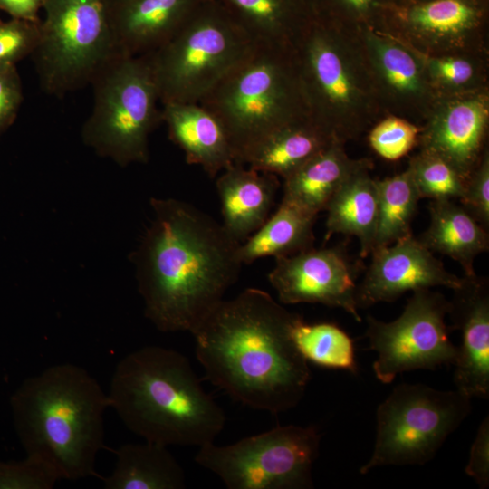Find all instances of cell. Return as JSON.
<instances>
[{
	"label": "cell",
	"instance_id": "obj_37",
	"mask_svg": "<svg viewBox=\"0 0 489 489\" xmlns=\"http://www.w3.org/2000/svg\"><path fill=\"white\" fill-rule=\"evenodd\" d=\"M24 100L17 67L0 69V136L14 123Z\"/></svg>",
	"mask_w": 489,
	"mask_h": 489
},
{
	"label": "cell",
	"instance_id": "obj_25",
	"mask_svg": "<svg viewBox=\"0 0 489 489\" xmlns=\"http://www.w3.org/2000/svg\"><path fill=\"white\" fill-rule=\"evenodd\" d=\"M334 139L312 118H306L269 134L240 164L283 179Z\"/></svg>",
	"mask_w": 489,
	"mask_h": 489
},
{
	"label": "cell",
	"instance_id": "obj_21",
	"mask_svg": "<svg viewBox=\"0 0 489 489\" xmlns=\"http://www.w3.org/2000/svg\"><path fill=\"white\" fill-rule=\"evenodd\" d=\"M370 166L368 159L349 158L343 142L334 139L283 178L282 200L317 216L353 173Z\"/></svg>",
	"mask_w": 489,
	"mask_h": 489
},
{
	"label": "cell",
	"instance_id": "obj_1",
	"mask_svg": "<svg viewBox=\"0 0 489 489\" xmlns=\"http://www.w3.org/2000/svg\"><path fill=\"white\" fill-rule=\"evenodd\" d=\"M153 218L134 254L145 316L163 332H192L238 279L241 243L175 198L150 199Z\"/></svg>",
	"mask_w": 489,
	"mask_h": 489
},
{
	"label": "cell",
	"instance_id": "obj_28",
	"mask_svg": "<svg viewBox=\"0 0 489 489\" xmlns=\"http://www.w3.org/2000/svg\"><path fill=\"white\" fill-rule=\"evenodd\" d=\"M255 39L292 43L312 15L300 0H218Z\"/></svg>",
	"mask_w": 489,
	"mask_h": 489
},
{
	"label": "cell",
	"instance_id": "obj_4",
	"mask_svg": "<svg viewBox=\"0 0 489 489\" xmlns=\"http://www.w3.org/2000/svg\"><path fill=\"white\" fill-rule=\"evenodd\" d=\"M10 402L26 455L44 460L60 479L99 476L95 462L105 447L110 401L86 369L72 363L50 366L26 379Z\"/></svg>",
	"mask_w": 489,
	"mask_h": 489
},
{
	"label": "cell",
	"instance_id": "obj_38",
	"mask_svg": "<svg viewBox=\"0 0 489 489\" xmlns=\"http://www.w3.org/2000/svg\"><path fill=\"white\" fill-rule=\"evenodd\" d=\"M465 472L481 489L489 486V417L480 424L471 446L468 463Z\"/></svg>",
	"mask_w": 489,
	"mask_h": 489
},
{
	"label": "cell",
	"instance_id": "obj_17",
	"mask_svg": "<svg viewBox=\"0 0 489 489\" xmlns=\"http://www.w3.org/2000/svg\"><path fill=\"white\" fill-rule=\"evenodd\" d=\"M360 43L379 96L400 108L428 111L437 94L427 74L425 53L371 29L363 32Z\"/></svg>",
	"mask_w": 489,
	"mask_h": 489
},
{
	"label": "cell",
	"instance_id": "obj_20",
	"mask_svg": "<svg viewBox=\"0 0 489 489\" xmlns=\"http://www.w3.org/2000/svg\"><path fill=\"white\" fill-rule=\"evenodd\" d=\"M161 120L168 137L185 155L188 164L197 165L211 177L235 162V155L219 120L199 103L167 102Z\"/></svg>",
	"mask_w": 489,
	"mask_h": 489
},
{
	"label": "cell",
	"instance_id": "obj_27",
	"mask_svg": "<svg viewBox=\"0 0 489 489\" xmlns=\"http://www.w3.org/2000/svg\"><path fill=\"white\" fill-rule=\"evenodd\" d=\"M316 217L282 200L276 211L240 244L242 264H249L265 256H289L312 247Z\"/></svg>",
	"mask_w": 489,
	"mask_h": 489
},
{
	"label": "cell",
	"instance_id": "obj_14",
	"mask_svg": "<svg viewBox=\"0 0 489 489\" xmlns=\"http://www.w3.org/2000/svg\"><path fill=\"white\" fill-rule=\"evenodd\" d=\"M428 112L421 150L446 160L465 181L485 150L488 96L478 90L437 94Z\"/></svg>",
	"mask_w": 489,
	"mask_h": 489
},
{
	"label": "cell",
	"instance_id": "obj_32",
	"mask_svg": "<svg viewBox=\"0 0 489 489\" xmlns=\"http://www.w3.org/2000/svg\"><path fill=\"white\" fill-rule=\"evenodd\" d=\"M428 80L436 94L475 90L479 71L476 62L463 54H425Z\"/></svg>",
	"mask_w": 489,
	"mask_h": 489
},
{
	"label": "cell",
	"instance_id": "obj_23",
	"mask_svg": "<svg viewBox=\"0 0 489 489\" xmlns=\"http://www.w3.org/2000/svg\"><path fill=\"white\" fill-rule=\"evenodd\" d=\"M428 209L430 224L419 241L431 252L458 262L465 276H475V259L489 247L487 229L452 200H432Z\"/></svg>",
	"mask_w": 489,
	"mask_h": 489
},
{
	"label": "cell",
	"instance_id": "obj_19",
	"mask_svg": "<svg viewBox=\"0 0 489 489\" xmlns=\"http://www.w3.org/2000/svg\"><path fill=\"white\" fill-rule=\"evenodd\" d=\"M221 223L239 243L254 234L269 217L279 187L278 177L234 162L216 181Z\"/></svg>",
	"mask_w": 489,
	"mask_h": 489
},
{
	"label": "cell",
	"instance_id": "obj_16",
	"mask_svg": "<svg viewBox=\"0 0 489 489\" xmlns=\"http://www.w3.org/2000/svg\"><path fill=\"white\" fill-rule=\"evenodd\" d=\"M449 331L459 330L462 344L454 363L456 389L470 398H489V291L485 280L465 276L454 291Z\"/></svg>",
	"mask_w": 489,
	"mask_h": 489
},
{
	"label": "cell",
	"instance_id": "obj_5",
	"mask_svg": "<svg viewBox=\"0 0 489 489\" xmlns=\"http://www.w3.org/2000/svg\"><path fill=\"white\" fill-rule=\"evenodd\" d=\"M199 104L223 125L235 163L272 132L311 118L289 43L257 40Z\"/></svg>",
	"mask_w": 489,
	"mask_h": 489
},
{
	"label": "cell",
	"instance_id": "obj_29",
	"mask_svg": "<svg viewBox=\"0 0 489 489\" xmlns=\"http://www.w3.org/2000/svg\"><path fill=\"white\" fill-rule=\"evenodd\" d=\"M376 182L379 211L372 251L412 235L411 223L421 198L408 168Z\"/></svg>",
	"mask_w": 489,
	"mask_h": 489
},
{
	"label": "cell",
	"instance_id": "obj_24",
	"mask_svg": "<svg viewBox=\"0 0 489 489\" xmlns=\"http://www.w3.org/2000/svg\"><path fill=\"white\" fill-rule=\"evenodd\" d=\"M371 167L353 173L332 196L325 208V239L335 234L357 237L360 257L371 254L378 223V187L376 179L369 175Z\"/></svg>",
	"mask_w": 489,
	"mask_h": 489
},
{
	"label": "cell",
	"instance_id": "obj_30",
	"mask_svg": "<svg viewBox=\"0 0 489 489\" xmlns=\"http://www.w3.org/2000/svg\"><path fill=\"white\" fill-rule=\"evenodd\" d=\"M292 338L308 361L325 368L357 372L354 341L337 324H308L301 317L293 326Z\"/></svg>",
	"mask_w": 489,
	"mask_h": 489
},
{
	"label": "cell",
	"instance_id": "obj_3",
	"mask_svg": "<svg viewBox=\"0 0 489 489\" xmlns=\"http://www.w3.org/2000/svg\"><path fill=\"white\" fill-rule=\"evenodd\" d=\"M108 398L123 424L145 441L162 446L212 443L225 415L206 392L187 357L145 346L116 365Z\"/></svg>",
	"mask_w": 489,
	"mask_h": 489
},
{
	"label": "cell",
	"instance_id": "obj_26",
	"mask_svg": "<svg viewBox=\"0 0 489 489\" xmlns=\"http://www.w3.org/2000/svg\"><path fill=\"white\" fill-rule=\"evenodd\" d=\"M112 473L102 477L105 489H182L183 468L166 446L145 441L124 444L114 451Z\"/></svg>",
	"mask_w": 489,
	"mask_h": 489
},
{
	"label": "cell",
	"instance_id": "obj_22",
	"mask_svg": "<svg viewBox=\"0 0 489 489\" xmlns=\"http://www.w3.org/2000/svg\"><path fill=\"white\" fill-rule=\"evenodd\" d=\"M480 10L469 0H430L413 5L403 15L410 45L418 51L463 48L480 22Z\"/></svg>",
	"mask_w": 489,
	"mask_h": 489
},
{
	"label": "cell",
	"instance_id": "obj_8",
	"mask_svg": "<svg viewBox=\"0 0 489 489\" xmlns=\"http://www.w3.org/2000/svg\"><path fill=\"white\" fill-rule=\"evenodd\" d=\"M91 84L93 107L82 128L83 143L121 167L147 163L149 137L162 120L147 59L118 54Z\"/></svg>",
	"mask_w": 489,
	"mask_h": 489
},
{
	"label": "cell",
	"instance_id": "obj_7",
	"mask_svg": "<svg viewBox=\"0 0 489 489\" xmlns=\"http://www.w3.org/2000/svg\"><path fill=\"white\" fill-rule=\"evenodd\" d=\"M256 41L218 0H201L165 43L144 56L160 103H199Z\"/></svg>",
	"mask_w": 489,
	"mask_h": 489
},
{
	"label": "cell",
	"instance_id": "obj_10",
	"mask_svg": "<svg viewBox=\"0 0 489 489\" xmlns=\"http://www.w3.org/2000/svg\"><path fill=\"white\" fill-rule=\"evenodd\" d=\"M472 398L455 390L402 383L377 408L376 440L365 475L387 465H423L472 411Z\"/></svg>",
	"mask_w": 489,
	"mask_h": 489
},
{
	"label": "cell",
	"instance_id": "obj_12",
	"mask_svg": "<svg viewBox=\"0 0 489 489\" xmlns=\"http://www.w3.org/2000/svg\"><path fill=\"white\" fill-rule=\"evenodd\" d=\"M412 292L396 320L386 322L367 316L369 350L378 353L373 371L384 384L403 372L454 365L457 357L445 321L450 302L430 289Z\"/></svg>",
	"mask_w": 489,
	"mask_h": 489
},
{
	"label": "cell",
	"instance_id": "obj_41",
	"mask_svg": "<svg viewBox=\"0 0 489 489\" xmlns=\"http://www.w3.org/2000/svg\"><path fill=\"white\" fill-rule=\"evenodd\" d=\"M300 1L305 4L312 12V5H313L314 0H300Z\"/></svg>",
	"mask_w": 489,
	"mask_h": 489
},
{
	"label": "cell",
	"instance_id": "obj_31",
	"mask_svg": "<svg viewBox=\"0 0 489 489\" xmlns=\"http://www.w3.org/2000/svg\"><path fill=\"white\" fill-rule=\"evenodd\" d=\"M421 198L432 200L461 199L465 181L443 158L420 150L408 168Z\"/></svg>",
	"mask_w": 489,
	"mask_h": 489
},
{
	"label": "cell",
	"instance_id": "obj_39",
	"mask_svg": "<svg viewBox=\"0 0 489 489\" xmlns=\"http://www.w3.org/2000/svg\"><path fill=\"white\" fill-rule=\"evenodd\" d=\"M46 0H0V10L11 18L38 22Z\"/></svg>",
	"mask_w": 489,
	"mask_h": 489
},
{
	"label": "cell",
	"instance_id": "obj_18",
	"mask_svg": "<svg viewBox=\"0 0 489 489\" xmlns=\"http://www.w3.org/2000/svg\"><path fill=\"white\" fill-rule=\"evenodd\" d=\"M201 0H123L109 7L116 49L148 55L165 43Z\"/></svg>",
	"mask_w": 489,
	"mask_h": 489
},
{
	"label": "cell",
	"instance_id": "obj_33",
	"mask_svg": "<svg viewBox=\"0 0 489 489\" xmlns=\"http://www.w3.org/2000/svg\"><path fill=\"white\" fill-rule=\"evenodd\" d=\"M421 129L408 120L390 115L378 122L369 134L374 151L388 160L406 156L417 143Z\"/></svg>",
	"mask_w": 489,
	"mask_h": 489
},
{
	"label": "cell",
	"instance_id": "obj_34",
	"mask_svg": "<svg viewBox=\"0 0 489 489\" xmlns=\"http://www.w3.org/2000/svg\"><path fill=\"white\" fill-rule=\"evenodd\" d=\"M60 477L52 465L31 455L22 461H0V489H52Z\"/></svg>",
	"mask_w": 489,
	"mask_h": 489
},
{
	"label": "cell",
	"instance_id": "obj_13",
	"mask_svg": "<svg viewBox=\"0 0 489 489\" xmlns=\"http://www.w3.org/2000/svg\"><path fill=\"white\" fill-rule=\"evenodd\" d=\"M356 276V268L340 248L312 246L276 258L268 280L282 303H321L341 308L360 322Z\"/></svg>",
	"mask_w": 489,
	"mask_h": 489
},
{
	"label": "cell",
	"instance_id": "obj_36",
	"mask_svg": "<svg viewBox=\"0 0 489 489\" xmlns=\"http://www.w3.org/2000/svg\"><path fill=\"white\" fill-rule=\"evenodd\" d=\"M461 205L486 229L489 225V155L483 156L465 184Z\"/></svg>",
	"mask_w": 489,
	"mask_h": 489
},
{
	"label": "cell",
	"instance_id": "obj_9",
	"mask_svg": "<svg viewBox=\"0 0 489 489\" xmlns=\"http://www.w3.org/2000/svg\"><path fill=\"white\" fill-rule=\"evenodd\" d=\"M31 55L43 90L62 98L91 84L116 56L106 0H46Z\"/></svg>",
	"mask_w": 489,
	"mask_h": 489
},
{
	"label": "cell",
	"instance_id": "obj_15",
	"mask_svg": "<svg viewBox=\"0 0 489 489\" xmlns=\"http://www.w3.org/2000/svg\"><path fill=\"white\" fill-rule=\"evenodd\" d=\"M363 281L357 285L358 308L393 302L408 292L445 286L459 289L465 277L446 270L442 262L412 235L374 249Z\"/></svg>",
	"mask_w": 489,
	"mask_h": 489
},
{
	"label": "cell",
	"instance_id": "obj_35",
	"mask_svg": "<svg viewBox=\"0 0 489 489\" xmlns=\"http://www.w3.org/2000/svg\"><path fill=\"white\" fill-rule=\"evenodd\" d=\"M40 37V21L0 20V69L16 64L34 52Z\"/></svg>",
	"mask_w": 489,
	"mask_h": 489
},
{
	"label": "cell",
	"instance_id": "obj_2",
	"mask_svg": "<svg viewBox=\"0 0 489 489\" xmlns=\"http://www.w3.org/2000/svg\"><path fill=\"white\" fill-rule=\"evenodd\" d=\"M301 317L257 288L222 300L191 332L206 379L254 409L296 407L312 379L292 338Z\"/></svg>",
	"mask_w": 489,
	"mask_h": 489
},
{
	"label": "cell",
	"instance_id": "obj_40",
	"mask_svg": "<svg viewBox=\"0 0 489 489\" xmlns=\"http://www.w3.org/2000/svg\"><path fill=\"white\" fill-rule=\"evenodd\" d=\"M319 0H314L312 8L314 5ZM336 1L339 5L347 8L351 14L358 17L366 16L372 9L374 5V0H332Z\"/></svg>",
	"mask_w": 489,
	"mask_h": 489
},
{
	"label": "cell",
	"instance_id": "obj_6",
	"mask_svg": "<svg viewBox=\"0 0 489 489\" xmlns=\"http://www.w3.org/2000/svg\"><path fill=\"white\" fill-rule=\"evenodd\" d=\"M292 45L312 120L343 143L357 137L373 120L379 97L361 44L313 14Z\"/></svg>",
	"mask_w": 489,
	"mask_h": 489
},
{
	"label": "cell",
	"instance_id": "obj_11",
	"mask_svg": "<svg viewBox=\"0 0 489 489\" xmlns=\"http://www.w3.org/2000/svg\"><path fill=\"white\" fill-rule=\"evenodd\" d=\"M321 437L313 426H278L228 446L203 445L195 461L228 489H309Z\"/></svg>",
	"mask_w": 489,
	"mask_h": 489
},
{
	"label": "cell",
	"instance_id": "obj_42",
	"mask_svg": "<svg viewBox=\"0 0 489 489\" xmlns=\"http://www.w3.org/2000/svg\"><path fill=\"white\" fill-rule=\"evenodd\" d=\"M123 0H106L107 2V5H108V7H110L111 5L117 4V3H120Z\"/></svg>",
	"mask_w": 489,
	"mask_h": 489
}]
</instances>
